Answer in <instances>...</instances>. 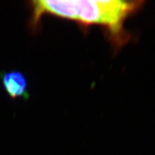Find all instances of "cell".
<instances>
[{"mask_svg":"<svg viewBox=\"0 0 155 155\" xmlns=\"http://www.w3.org/2000/svg\"><path fill=\"white\" fill-rule=\"evenodd\" d=\"M31 14L29 28L35 32L45 15L75 21L79 24L99 25L106 29L116 47L128 40L124 28L127 18L141 8L142 1L123 0H38L28 3Z\"/></svg>","mask_w":155,"mask_h":155,"instance_id":"cell-1","label":"cell"},{"mask_svg":"<svg viewBox=\"0 0 155 155\" xmlns=\"http://www.w3.org/2000/svg\"><path fill=\"white\" fill-rule=\"evenodd\" d=\"M2 87L12 99L29 98L28 81L22 72L19 71H5L0 75Z\"/></svg>","mask_w":155,"mask_h":155,"instance_id":"cell-2","label":"cell"}]
</instances>
